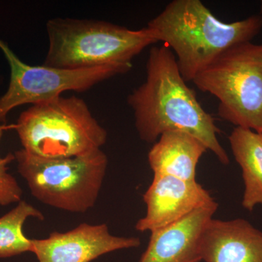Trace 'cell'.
<instances>
[{"label": "cell", "mask_w": 262, "mask_h": 262, "mask_svg": "<svg viewBox=\"0 0 262 262\" xmlns=\"http://www.w3.org/2000/svg\"><path fill=\"white\" fill-rule=\"evenodd\" d=\"M15 124L0 125V140L5 131L15 129ZM15 160L14 154H8L5 158H0V206H9L22 201L23 190L18 181L8 172V165Z\"/></svg>", "instance_id": "cell-15"}, {"label": "cell", "mask_w": 262, "mask_h": 262, "mask_svg": "<svg viewBox=\"0 0 262 262\" xmlns=\"http://www.w3.org/2000/svg\"><path fill=\"white\" fill-rule=\"evenodd\" d=\"M48 49L43 65L67 70L130 63L158 42L148 27L132 30L100 20L56 18L48 20Z\"/></svg>", "instance_id": "cell-3"}, {"label": "cell", "mask_w": 262, "mask_h": 262, "mask_svg": "<svg viewBox=\"0 0 262 262\" xmlns=\"http://www.w3.org/2000/svg\"><path fill=\"white\" fill-rule=\"evenodd\" d=\"M193 82L202 92L218 98L221 118L262 134V44L229 48Z\"/></svg>", "instance_id": "cell-6"}, {"label": "cell", "mask_w": 262, "mask_h": 262, "mask_svg": "<svg viewBox=\"0 0 262 262\" xmlns=\"http://www.w3.org/2000/svg\"><path fill=\"white\" fill-rule=\"evenodd\" d=\"M15 129L23 149L46 158H72L101 149L107 132L87 103L75 96L32 105Z\"/></svg>", "instance_id": "cell-4"}, {"label": "cell", "mask_w": 262, "mask_h": 262, "mask_svg": "<svg viewBox=\"0 0 262 262\" xmlns=\"http://www.w3.org/2000/svg\"><path fill=\"white\" fill-rule=\"evenodd\" d=\"M207 150L203 143L189 133L170 130L155 142L148 154V161L154 175L195 181L196 165Z\"/></svg>", "instance_id": "cell-12"}, {"label": "cell", "mask_w": 262, "mask_h": 262, "mask_svg": "<svg viewBox=\"0 0 262 262\" xmlns=\"http://www.w3.org/2000/svg\"><path fill=\"white\" fill-rule=\"evenodd\" d=\"M215 200L182 220L151 232L139 262H201L200 241L206 224L218 209Z\"/></svg>", "instance_id": "cell-10"}, {"label": "cell", "mask_w": 262, "mask_h": 262, "mask_svg": "<svg viewBox=\"0 0 262 262\" xmlns=\"http://www.w3.org/2000/svg\"><path fill=\"white\" fill-rule=\"evenodd\" d=\"M141 244L139 237L112 234L106 224L82 223L68 232H53L46 238L33 239L32 253L39 262H91Z\"/></svg>", "instance_id": "cell-8"}, {"label": "cell", "mask_w": 262, "mask_h": 262, "mask_svg": "<svg viewBox=\"0 0 262 262\" xmlns=\"http://www.w3.org/2000/svg\"><path fill=\"white\" fill-rule=\"evenodd\" d=\"M14 155L19 174L43 204L76 213L96 205L108 166L101 149L72 158H41L23 149Z\"/></svg>", "instance_id": "cell-5"}, {"label": "cell", "mask_w": 262, "mask_h": 262, "mask_svg": "<svg viewBox=\"0 0 262 262\" xmlns=\"http://www.w3.org/2000/svg\"><path fill=\"white\" fill-rule=\"evenodd\" d=\"M143 199L146 206V215L138 221L135 227L141 232H152L172 225L213 198L196 180L154 175Z\"/></svg>", "instance_id": "cell-9"}, {"label": "cell", "mask_w": 262, "mask_h": 262, "mask_svg": "<svg viewBox=\"0 0 262 262\" xmlns=\"http://www.w3.org/2000/svg\"><path fill=\"white\" fill-rule=\"evenodd\" d=\"M200 253L205 262H262V232L244 219H211L201 234Z\"/></svg>", "instance_id": "cell-11"}, {"label": "cell", "mask_w": 262, "mask_h": 262, "mask_svg": "<svg viewBox=\"0 0 262 262\" xmlns=\"http://www.w3.org/2000/svg\"></svg>", "instance_id": "cell-17"}, {"label": "cell", "mask_w": 262, "mask_h": 262, "mask_svg": "<svg viewBox=\"0 0 262 262\" xmlns=\"http://www.w3.org/2000/svg\"><path fill=\"white\" fill-rule=\"evenodd\" d=\"M29 218L44 220V215L35 207L25 201L0 217V258H9L21 253H32V239L24 233V224Z\"/></svg>", "instance_id": "cell-14"}, {"label": "cell", "mask_w": 262, "mask_h": 262, "mask_svg": "<svg viewBox=\"0 0 262 262\" xmlns=\"http://www.w3.org/2000/svg\"><path fill=\"white\" fill-rule=\"evenodd\" d=\"M0 50L10 70L9 85L0 96V125L6 124L12 110L25 104H38L61 97L67 91L84 92L117 75L130 72L132 63L67 70L48 66H31L22 61L0 38Z\"/></svg>", "instance_id": "cell-7"}, {"label": "cell", "mask_w": 262, "mask_h": 262, "mask_svg": "<svg viewBox=\"0 0 262 262\" xmlns=\"http://www.w3.org/2000/svg\"><path fill=\"white\" fill-rule=\"evenodd\" d=\"M186 82L171 50L165 45L151 48L145 82L127 96L139 138L155 143L164 133L186 131L201 140L221 163L228 165V155L217 139L220 130L214 119Z\"/></svg>", "instance_id": "cell-1"}, {"label": "cell", "mask_w": 262, "mask_h": 262, "mask_svg": "<svg viewBox=\"0 0 262 262\" xmlns=\"http://www.w3.org/2000/svg\"><path fill=\"white\" fill-rule=\"evenodd\" d=\"M260 12H261V14L262 15V1L261 3V8H260Z\"/></svg>", "instance_id": "cell-16"}, {"label": "cell", "mask_w": 262, "mask_h": 262, "mask_svg": "<svg viewBox=\"0 0 262 262\" xmlns=\"http://www.w3.org/2000/svg\"><path fill=\"white\" fill-rule=\"evenodd\" d=\"M229 140L234 158L242 168L245 186L242 206L252 211L257 205L262 206V134L235 127Z\"/></svg>", "instance_id": "cell-13"}, {"label": "cell", "mask_w": 262, "mask_h": 262, "mask_svg": "<svg viewBox=\"0 0 262 262\" xmlns=\"http://www.w3.org/2000/svg\"><path fill=\"white\" fill-rule=\"evenodd\" d=\"M146 27L171 50L189 82L229 48L251 42L261 32L262 16L225 23L200 0H173Z\"/></svg>", "instance_id": "cell-2"}]
</instances>
